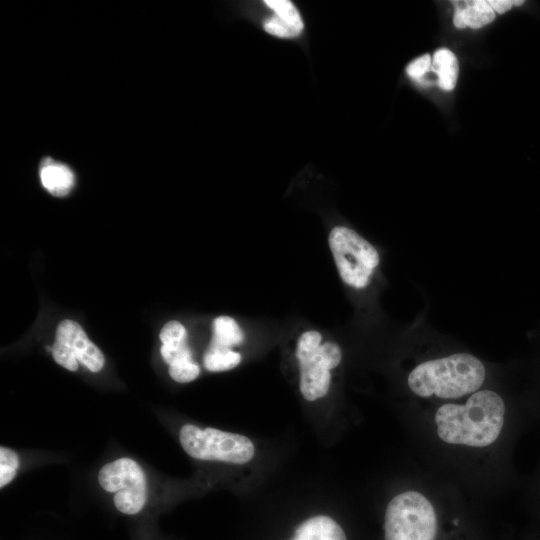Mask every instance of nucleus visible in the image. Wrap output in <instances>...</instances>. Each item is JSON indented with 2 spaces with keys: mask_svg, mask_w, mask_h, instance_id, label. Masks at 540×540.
<instances>
[{
  "mask_svg": "<svg viewBox=\"0 0 540 540\" xmlns=\"http://www.w3.org/2000/svg\"><path fill=\"white\" fill-rule=\"evenodd\" d=\"M241 362V355L233 350H210L204 354V367L211 372L226 371L235 368Z\"/></svg>",
  "mask_w": 540,
  "mask_h": 540,
  "instance_id": "16",
  "label": "nucleus"
},
{
  "mask_svg": "<svg viewBox=\"0 0 540 540\" xmlns=\"http://www.w3.org/2000/svg\"><path fill=\"white\" fill-rule=\"evenodd\" d=\"M431 71L436 73L437 84L442 90L454 89L459 72L455 54L446 48L436 50L432 58Z\"/></svg>",
  "mask_w": 540,
  "mask_h": 540,
  "instance_id": "15",
  "label": "nucleus"
},
{
  "mask_svg": "<svg viewBox=\"0 0 540 540\" xmlns=\"http://www.w3.org/2000/svg\"><path fill=\"white\" fill-rule=\"evenodd\" d=\"M52 355L59 365L70 371L78 369L77 361L92 372L100 371L105 363L103 353L89 340L82 327L68 319L57 327Z\"/></svg>",
  "mask_w": 540,
  "mask_h": 540,
  "instance_id": "8",
  "label": "nucleus"
},
{
  "mask_svg": "<svg viewBox=\"0 0 540 540\" xmlns=\"http://www.w3.org/2000/svg\"><path fill=\"white\" fill-rule=\"evenodd\" d=\"M179 440L184 451L197 460L245 464L255 454L254 444L248 437L212 427L201 429L185 424L179 431Z\"/></svg>",
  "mask_w": 540,
  "mask_h": 540,
  "instance_id": "5",
  "label": "nucleus"
},
{
  "mask_svg": "<svg viewBox=\"0 0 540 540\" xmlns=\"http://www.w3.org/2000/svg\"><path fill=\"white\" fill-rule=\"evenodd\" d=\"M39 176L43 187L57 197L68 195L75 186V175L71 168L52 158L42 160Z\"/></svg>",
  "mask_w": 540,
  "mask_h": 540,
  "instance_id": "11",
  "label": "nucleus"
},
{
  "mask_svg": "<svg viewBox=\"0 0 540 540\" xmlns=\"http://www.w3.org/2000/svg\"><path fill=\"white\" fill-rule=\"evenodd\" d=\"M431 65V56L429 54H424L407 65L406 73L410 78L421 82L425 74L431 71Z\"/></svg>",
  "mask_w": 540,
  "mask_h": 540,
  "instance_id": "19",
  "label": "nucleus"
},
{
  "mask_svg": "<svg viewBox=\"0 0 540 540\" xmlns=\"http://www.w3.org/2000/svg\"><path fill=\"white\" fill-rule=\"evenodd\" d=\"M453 3L455 6L453 24L459 29L465 27L478 29L491 23L496 17L488 0L456 1Z\"/></svg>",
  "mask_w": 540,
  "mask_h": 540,
  "instance_id": "12",
  "label": "nucleus"
},
{
  "mask_svg": "<svg viewBox=\"0 0 540 540\" xmlns=\"http://www.w3.org/2000/svg\"><path fill=\"white\" fill-rule=\"evenodd\" d=\"M437 517L421 493L406 491L388 503L384 517L385 540H435Z\"/></svg>",
  "mask_w": 540,
  "mask_h": 540,
  "instance_id": "4",
  "label": "nucleus"
},
{
  "mask_svg": "<svg viewBox=\"0 0 540 540\" xmlns=\"http://www.w3.org/2000/svg\"><path fill=\"white\" fill-rule=\"evenodd\" d=\"M328 244L342 281L357 289L366 287L380 261L373 245L345 226L332 228Z\"/></svg>",
  "mask_w": 540,
  "mask_h": 540,
  "instance_id": "6",
  "label": "nucleus"
},
{
  "mask_svg": "<svg viewBox=\"0 0 540 540\" xmlns=\"http://www.w3.org/2000/svg\"><path fill=\"white\" fill-rule=\"evenodd\" d=\"M20 465L18 454L8 448L0 447V488L9 484L16 476Z\"/></svg>",
  "mask_w": 540,
  "mask_h": 540,
  "instance_id": "17",
  "label": "nucleus"
},
{
  "mask_svg": "<svg viewBox=\"0 0 540 540\" xmlns=\"http://www.w3.org/2000/svg\"><path fill=\"white\" fill-rule=\"evenodd\" d=\"M292 540H347L342 527L331 517L317 515L302 522Z\"/></svg>",
  "mask_w": 540,
  "mask_h": 540,
  "instance_id": "13",
  "label": "nucleus"
},
{
  "mask_svg": "<svg viewBox=\"0 0 540 540\" xmlns=\"http://www.w3.org/2000/svg\"><path fill=\"white\" fill-rule=\"evenodd\" d=\"M199 373L200 368L194 361H187L169 366L170 377L179 383L191 382L199 376Z\"/></svg>",
  "mask_w": 540,
  "mask_h": 540,
  "instance_id": "18",
  "label": "nucleus"
},
{
  "mask_svg": "<svg viewBox=\"0 0 540 540\" xmlns=\"http://www.w3.org/2000/svg\"><path fill=\"white\" fill-rule=\"evenodd\" d=\"M244 340V334L238 323L229 316H219L213 322V336L208 347L210 350H231Z\"/></svg>",
  "mask_w": 540,
  "mask_h": 540,
  "instance_id": "14",
  "label": "nucleus"
},
{
  "mask_svg": "<svg viewBox=\"0 0 540 540\" xmlns=\"http://www.w3.org/2000/svg\"><path fill=\"white\" fill-rule=\"evenodd\" d=\"M322 335L316 330L304 332L298 339L296 358L300 366L299 388L303 397L315 401L324 397L331 382L330 370L342 359L341 348L334 342L321 343Z\"/></svg>",
  "mask_w": 540,
  "mask_h": 540,
  "instance_id": "3",
  "label": "nucleus"
},
{
  "mask_svg": "<svg viewBox=\"0 0 540 540\" xmlns=\"http://www.w3.org/2000/svg\"><path fill=\"white\" fill-rule=\"evenodd\" d=\"M485 375V367L478 358L457 353L416 366L408 376V386L420 397L452 399L477 391Z\"/></svg>",
  "mask_w": 540,
  "mask_h": 540,
  "instance_id": "2",
  "label": "nucleus"
},
{
  "mask_svg": "<svg viewBox=\"0 0 540 540\" xmlns=\"http://www.w3.org/2000/svg\"><path fill=\"white\" fill-rule=\"evenodd\" d=\"M274 15L264 21V29L281 38L298 36L303 30V21L295 5L289 0H266Z\"/></svg>",
  "mask_w": 540,
  "mask_h": 540,
  "instance_id": "9",
  "label": "nucleus"
},
{
  "mask_svg": "<svg viewBox=\"0 0 540 540\" xmlns=\"http://www.w3.org/2000/svg\"><path fill=\"white\" fill-rule=\"evenodd\" d=\"M504 414L503 399L496 392L476 391L463 405L448 403L437 409V434L449 444L486 447L498 438Z\"/></svg>",
  "mask_w": 540,
  "mask_h": 540,
  "instance_id": "1",
  "label": "nucleus"
},
{
  "mask_svg": "<svg viewBox=\"0 0 540 540\" xmlns=\"http://www.w3.org/2000/svg\"><path fill=\"white\" fill-rule=\"evenodd\" d=\"M495 13L502 14L514 6H520L524 1L519 0H488Z\"/></svg>",
  "mask_w": 540,
  "mask_h": 540,
  "instance_id": "20",
  "label": "nucleus"
},
{
  "mask_svg": "<svg viewBox=\"0 0 540 540\" xmlns=\"http://www.w3.org/2000/svg\"><path fill=\"white\" fill-rule=\"evenodd\" d=\"M98 482L105 491L115 493L113 501L120 512L133 515L143 509L147 480L143 469L133 459L121 457L103 465Z\"/></svg>",
  "mask_w": 540,
  "mask_h": 540,
  "instance_id": "7",
  "label": "nucleus"
},
{
  "mask_svg": "<svg viewBox=\"0 0 540 540\" xmlns=\"http://www.w3.org/2000/svg\"><path fill=\"white\" fill-rule=\"evenodd\" d=\"M159 338L162 342L161 355L169 366L193 361L192 352L187 343V332L180 322L166 323L160 331Z\"/></svg>",
  "mask_w": 540,
  "mask_h": 540,
  "instance_id": "10",
  "label": "nucleus"
}]
</instances>
